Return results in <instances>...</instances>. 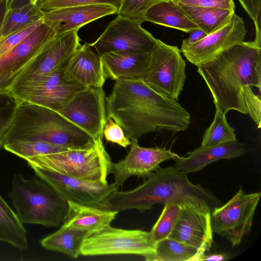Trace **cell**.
<instances>
[{
  "label": "cell",
  "mask_w": 261,
  "mask_h": 261,
  "mask_svg": "<svg viewBox=\"0 0 261 261\" xmlns=\"http://www.w3.org/2000/svg\"><path fill=\"white\" fill-rule=\"evenodd\" d=\"M215 107L226 113L235 110L248 114L261 127V43L242 41L212 60L197 67Z\"/></svg>",
  "instance_id": "obj_1"
},
{
  "label": "cell",
  "mask_w": 261,
  "mask_h": 261,
  "mask_svg": "<svg viewBox=\"0 0 261 261\" xmlns=\"http://www.w3.org/2000/svg\"><path fill=\"white\" fill-rule=\"evenodd\" d=\"M106 109L107 117L130 140L159 131L184 132L190 124V114L177 101L156 93L142 80L116 81Z\"/></svg>",
  "instance_id": "obj_2"
},
{
  "label": "cell",
  "mask_w": 261,
  "mask_h": 261,
  "mask_svg": "<svg viewBox=\"0 0 261 261\" xmlns=\"http://www.w3.org/2000/svg\"><path fill=\"white\" fill-rule=\"evenodd\" d=\"M167 203L210 212L222 204L211 192L191 182L187 173L173 166L158 169L132 190L115 191L108 199V210L120 212L135 209L142 213L156 204Z\"/></svg>",
  "instance_id": "obj_3"
},
{
  "label": "cell",
  "mask_w": 261,
  "mask_h": 261,
  "mask_svg": "<svg viewBox=\"0 0 261 261\" xmlns=\"http://www.w3.org/2000/svg\"><path fill=\"white\" fill-rule=\"evenodd\" d=\"M3 145L16 141H43L67 148H80L94 140L58 112L33 103L21 101Z\"/></svg>",
  "instance_id": "obj_4"
},
{
  "label": "cell",
  "mask_w": 261,
  "mask_h": 261,
  "mask_svg": "<svg viewBox=\"0 0 261 261\" xmlns=\"http://www.w3.org/2000/svg\"><path fill=\"white\" fill-rule=\"evenodd\" d=\"M8 195L23 224L45 227H58L62 224L67 201L40 178L26 179L22 174H14Z\"/></svg>",
  "instance_id": "obj_5"
},
{
  "label": "cell",
  "mask_w": 261,
  "mask_h": 261,
  "mask_svg": "<svg viewBox=\"0 0 261 261\" xmlns=\"http://www.w3.org/2000/svg\"><path fill=\"white\" fill-rule=\"evenodd\" d=\"M35 166L58 174L82 180L108 183L112 162L102 139L90 146L56 153L37 155L26 160Z\"/></svg>",
  "instance_id": "obj_6"
},
{
  "label": "cell",
  "mask_w": 261,
  "mask_h": 261,
  "mask_svg": "<svg viewBox=\"0 0 261 261\" xmlns=\"http://www.w3.org/2000/svg\"><path fill=\"white\" fill-rule=\"evenodd\" d=\"M186 66L177 46L167 44L158 39L142 80L156 93L178 101L186 79Z\"/></svg>",
  "instance_id": "obj_7"
},
{
  "label": "cell",
  "mask_w": 261,
  "mask_h": 261,
  "mask_svg": "<svg viewBox=\"0 0 261 261\" xmlns=\"http://www.w3.org/2000/svg\"><path fill=\"white\" fill-rule=\"evenodd\" d=\"M156 244L150 231L124 229L110 225L84 239L81 255L133 254L142 256L146 260L154 253Z\"/></svg>",
  "instance_id": "obj_8"
},
{
  "label": "cell",
  "mask_w": 261,
  "mask_h": 261,
  "mask_svg": "<svg viewBox=\"0 0 261 261\" xmlns=\"http://www.w3.org/2000/svg\"><path fill=\"white\" fill-rule=\"evenodd\" d=\"M260 193H246L242 188L227 202L211 212L213 231L233 246L239 245L252 227Z\"/></svg>",
  "instance_id": "obj_9"
},
{
  "label": "cell",
  "mask_w": 261,
  "mask_h": 261,
  "mask_svg": "<svg viewBox=\"0 0 261 261\" xmlns=\"http://www.w3.org/2000/svg\"><path fill=\"white\" fill-rule=\"evenodd\" d=\"M68 60L50 73L23 82L10 90L21 101L58 111L76 92L86 88L64 80L63 72Z\"/></svg>",
  "instance_id": "obj_10"
},
{
  "label": "cell",
  "mask_w": 261,
  "mask_h": 261,
  "mask_svg": "<svg viewBox=\"0 0 261 261\" xmlns=\"http://www.w3.org/2000/svg\"><path fill=\"white\" fill-rule=\"evenodd\" d=\"M142 22L117 15L99 38L90 44L99 55L117 51L150 53L158 39L141 27Z\"/></svg>",
  "instance_id": "obj_11"
},
{
  "label": "cell",
  "mask_w": 261,
  "mask_h": 261,
  "mask_svg": "<svg viewBox=\"0 0 261 261\" xmlns=\"http://www.w3.org/2000/svg\"><path fill=\"white\" fill-rule=\"evenodd\" d=\"M106 97L102 88H85L76 92L57 112L94 140L102 139L107 117Z\"/></svg>",
  "instance_id": "obj_12"
},
{
  "label": "cell",
  "mask_w": 261,
  "mask_h": 261,
  "mask_svg": "<svg viewBox=\"0 0 261 261\" xmlns=\"http://www.w3.org/2000/svg\"><path fill=\"white\" fill-rule=\"evenodd\" d=\"M35 174L54 188L67 201L108 210V199L118 190L114 183L82 180L31 166Z\"/></svg>",
  "instance_id": "obj_13"
},
{
  "label": "cell",
  "mask_w": 261,
  "mask_h": 261,
  "mask_svg": "<svg viewBox=\"0 0 261 261\" xmlns=\"http://www.w3.org/2000/svg\"><path fill=\"white\" fill-rule=\"evenodd\" d=\"M56 36L54 30L43 22L0 58V89H10L20 73L44 50Z\"/></svg>",
  "instance_id": "obj_14"
},
{
  "label": "cell",
  "mask_w": 261,
  "mask_h": 261,
  "mask_svg": "<svg viewBox=\"0 0 261 261\" xmlns=\"http://www.w3.org/2000/svg\"><path fill=\"white\" fill-rule=\"evenodd\" d=\"M131 140L130 150L125 158L111 165L110 173L115 178L114 184L118 190L127 178L135 176L146 179L160 168L166 160H176L180 157L165 148H146L139 145L138 139Z\"/></svg>",
  "instance_id": "obj_15"
},
{
  "label": "cell",
  "mask_w": 261,
  "mask_h": 261,
  "mask_svg": "<svg viewBox=\"0 0 261 261\" xmlns=\"http://www.w3.org/2000/svg\"><path fill=\"white\" fill-rule=\"evenodd\" d=\"M246 33L243 19L234 13L226 25L195 43L181 45L180 50L189 62L198 67L232 45L243 41Z\"/></svg>",
  "instance_id": "obj_16"
},
{
  "label": "cell",
  "mask_w": 261,
  "mask_h": 261,
  "mask_svg": "<svg viewBox=\"0 0 261 261\" xmlns=\"http://www.w3.org/2000/svg\"><path fill=\"white\" fill-rule=\"evenodd\" d=\"M77 32L78 30H73L57 35L44 50L20 73L10 88L49 73L68 60L82 45Z\"/></svg>",
  "instance_id": "obj_17"
},
{
  "label": "cell",
  "mask_w": 261,
  "mask_h": 261,
  "mask_svg": "<svg viewBox=\"0 0 261 261\" xmlns=\"http://www.w3.org/2000/svg\"><path fill=\"white\" fill-rule=\"evenodd\" d=\"M63 77L66 82L86 88H102L107 79L101 56L89 43L81 45L70 57Z\"/></svg>",
  "instance_id": "obj_18"
},
{
  "label": "cell",
  "mask_w": 261,
  "mask_h": 261,
  "mask_svg": "<svg viewBox=\"0 0 261 261\" xmlns=\"http://www.w3.org/2000/svg\"><path fill=\"white\" fill-rule=\"evenodd\" d=\"M118 9L106 4L65 7L43 12V21L54 30L57 35L73 30L98 18L117 13Z\"/></svg>",
  "instance_id": "obj_19"
},
{
  "label": "cell",
  "mask_w": 261,
  "mask_h": 261,
  "mask_svg": "<svg viewBox=\"0 0 261 261\" xmlns=\"http://www.w3.org/2000/svg\"><path fill=\"white\" fill-rule=\"evenodd\" d=\"M213 232L211 212L182 208L178 221L168 238L197 249L205 247L209 250L213 243Z\"/></svg>",
  "instance_id": "obj_20"
},
{
  "label": "cell",
  "mask_w": 261,
  "mask_h": 261,
  "mask_svg": "<svg viewBox=\"0 0 261 261\" xmlns=\"http://www.w3.org/2000/svg\"><path fill=\"white\" fill-rule=\"evenodd\" d=\"M150 53L112 51L101 56L107 79L142 80L149 66Z\"/></svg>",
  "instance_id": "obj_21"
},
{
  "label": "cell",
  "mask_w": 261,
  "mask_h": 261,
  "mask_svg": "<svg viewBox=\"0 0 261 261\" xmlns=\"http://www.w3.org/2000/svg\"><path fill=\"white\" fill-rule=\"evenodd\" d=\"M246 152L244 144L237 140L212 146H199L188 152L187 156H180L175 160L174 166L187 173L195 172L215 161L233 159L242 155Z\"/></svg>",
  "instance_id": "obj_22"
},
{
  "label": "cell",
  "mask_w": 261,
  "mask_h": 261,
  "mask_svg": "<svg viewBox=\"0 0 261 261\" xmlns=\"http://www.w3.org/2000/svg\"><path fill=\"white\" fill-rule=\"evenodd\" d=\"M67 210L62 224L84 230L91 234L111 225L118 212L81 204L67 201Z\"/></svg>",
  "instance_id": "obj_23"
},
{
  "label": "cell",
  "mask_w": 261,
  "mask_h": 261,
  "mask_svg": "<svg viewBox=\"0 0 261 261\" xmlns=\"http://www.w3.org/2000/svg\"><path fill=\"white\" fill-rule=\"evenodd\" d=\"M142 21L169 27L186 33L199 29L178 4L171 0L159 2L145 12Z\"/></svg>",
  "instance_id": "obj_24"
},
{
  "label": "cell",
  "mask_w": 261,
  "mask_h": 261,
  "mask_svg": "<svg viewBox=\"0 0 261 261\" xmlns=\"http://www.w3.org/2000/svg\"><path fill=\"white\" fill-rule=\"evenodd\" d=\"M90 235L86 230L72 228L62 224L60 229L41 239L40 243L47 250L77 258L81 255L84 239Z\"/></svg>",
  "instance_id": "obj_25"
},
{
  "label": "cell",
  "mask_w": 261,
  "mask_h": 261,
  "mask_svg": "<svg viewBox=\"0 0 261 261\" xmlns=\"http://www.w3.org/2000/svg\"><path fill=\"white\" fill-rule=\"evenodd\" d=\"M0 241L19 249L28 247L27 231L16 213L0 195Z\"/></svg>",
  "instance_id": "obj_26"
},
{
  "label": "cell",
  "mask_w": 261,
  "mask_h": 261,
  "mask_svg": "<svg viewBox=\"0 0 261 261\" xmlns=\"http://www.w3.org/2000/svg\"><path fill=\"white\" fill-rule=\"evenodd\" d=\"M43 15L44 13L36 4L30 2L18 7H6L2 22L0 39L43 19Z\"/></svg>",
  "instance_id": "obj_27"
},
{
  "label": "cell",
  "mask_w": 261,
  "mask_h": 261,
  "mask_svg": "<svg viewBox=\"0 0 261 261\" xmlns=\"http://www.w3.org/2000/svg\"><path fill=\"white\" fill-rule=\"evenodd\" d=\"M179 5L199 29L207 35L226 25L234 13L225 9Z\"/></svg>",
  "instance_id": "obj_28"
},
{
  "label": "cell",
  "mask_w": 261,
  "mask_h": 261,
  "mask_svg": "<svg viewBox=\"0 0 261 261\" xmlns=\"http://www.w3.org/2000/svg\"><path fill=\"white\" fill-rule=\"evenodd\" d=\"M197 249L176 240L167 238L156 243L154 253L148 261H190Z\"/></svg>",
  "instance_id": "obj_29"
},
{
  "label": "cell",
  "mask_w": 261,
  "mask_h": 261,
  "mask_svg": "<svg viewBox=\"0 0 261 261\" xmlns=\"http://www.w3.org/2000/svg\"><path fill=\"white\" fill-rule=\"evenodd\" d=\"M214 118L205 130L200 146L208 147L237 140L234 129L227 121L226 114L215 107Z\"/></svg>",
  "instance_id": "obj_30"
},
{
  "label": "cell",
  "mask_w": 261,
  "mask_h": 261,
  "mask_svg": "<svg viewBox=\"0 0 261 261\" xmlns=\"http://www.w3.org/2000/svg\"><path fill=\"white\" fill-rule=\"evenodd\" d=\"M6 150L26 160L37 155L56 153L67 150L64 147L43 141L21 140L4 144Z\"/></svg>",
  "instance_id": "obj_31"
},
{
  "label": "cell",
  "mask_w": 261,
  "mask_h": 261,
  "mask_svg": "<svg viewBox=\"0 0 261 261\" xmlns=\"http://www.w3.org/2000/svg\"><path fill=\"white\" fill-rule=\"evenodd\" d=\"M181 211V207L176 203L164 204L160 216L150 231L156 243L169 237L178 221Z\"/></svg>",
  "instance_id": "obj_32"
},
{
  "label": "cell",
  "mask_w": 261,
  "mask_h": 261,
  "mask_svg": "<svg viewBox=\"0 0 261 261\" xmlns=\"http://www.w3.org/2000/svg\"><path fill=\"white\" fill-rule=\"evenodd\" d=\"M21 101L10 89H0V138L11 125Z\"/></svg>",
  "instance_id": "obj_33"
},
{
  "label": "cell",
  "mask_w": 261,
  "mask_h": 261,
  "mask_svg": "<svg viewBox=\"0 0 261 261\" xmlns=\"http://www.w3.org/2000/svg\"><path fill=\"white\" fill-rule=\"evenodd\" d=\"M122 0H38L36 4L43 12L81 5L106 4L115 7L118 11Z\"/></svg>",
  "instance_id": "obj_34"
},
{
  "label": "cell",
  "mask_w": 261,
  "mask_h": 261,
  "mask_svg": "<svg viewBox=\"0 0 261 261\" xmlns=\"http://www.w3.org/2000/svg\"><path fill=\"white\" fill-rule=\"evenodd\" d=\"M166 0H122L117 15L140 20L147 9L154 4Z\"/></svg>",
  "instance_id": "obj_35"
},
{
  "label": "cell",
  "mask_w": 261,
  "mask_h": 261,
  "mask_svg": "<svg viewBox=\"0 0 261 261\" xmlns=\"http://www.w3.org/2000/svg\"><path fill=\"white\" fill-rule=\"evenodd\" d=\"M43 22V19L39 20L0 39V58L10 51Z\"/></svg>",
  "instance_id": "obj_36"
},
{
  "label": "cell",
  "mask_w": 261,
  "mask_h": 261,
  "mask_svg": "<svg viewBox=\"0 0 261 261\" xmlns=\"http://www.w3.org/2000/svg\"><path fill=\"white\" fill-rule=\"evenodd\" d=\"M103 136L107 141L116 143L124 148L131 144V140L125 136L121 127L109 117H107Z\"/></svg>",
  "instance_id": "obj_37"
},
{
  "label": "cell",
  "mask_w": 261,
  "mask_h": 261,
  "mask_svg": "<svg viewBox=\"0 0 261 261\" xmlns=\"http://www.w3.org/2000/svg\"><path fill=\"white\" fill-rule=\"evenodd\" d=\"M178 5L205 8H216L234 11L233 0H171Z\"/></svg>",
  "instance_id": "obj_38"
},
{
  "label": "cell",
  "mask_w": 261,
  "mask_h": 261,
  "mask_svg": "<svg viewBox=\"0 0 261 261\" xmlns=\"http://www.w3.org/2000/svg\"><path fill=\"white\" fill-rule=\"evenodd\" d=\"M254 24L260 23L261 0H238Z\"/></svg>",
  "instance_id": "obj_39"
},
{
  "label": "cell",
  "mask_w": 261,
  "mask_h": 261,
  "mask_svg": "<svg viewBox=\"0 0 261 261\" xmlns=\"http://www.w3.org/2000/svg\"><path fill=\"white\" fill-rule=\"evenodd\" d=\"M206 36L207 34L200 29H196L191 33L188 38L183 40L181 45H187L195 43Z\"/></svg>",
  "instance_id": "obj_40"
},
{
  "label": "cell",
  "mask_w": 261,
  "mask_h": 261,
  "mask_svg": "<svg viewBox=\"0 0 261 261\" xmlns=\"http://www.w3.org/2000/svg\"><path fill=\"white\" fill-rule=\"evenodd\" d=\"M229 259V256L227 253L205 254L201 258V260H226Z\"/></svg>",
  "instance_id": "obj_41"
},
{
  "label": "cell",
  "mask_w": 261,
  "mask_h": 261,
  "mask_svg": "<svg viewBox=\"0 0 261 261\" xmlns=\"http://www.w3.org/2000/svg\"><path fill=\"white\" fill-rule=\"evenodd\" d=\"M5 6H5V7H4V8L3 9H1V10H0V32H1V28L2 19H3L4 12L5 10V9L4 10V8L6 7Z\"/></svg>",
  "instance_id": "obj_42"
},
{
  "label": "cell",
  "mask_w": 261,
  "mask_h": 261,
  "mask_svg": "<svg viewBox=\"0 0 261 261\" xmlns=\"http://www.w3.org/2000/svg\"><path fill=\"white\" fill-rule=\"evenodd\" d=\"M38 0H29V2L32 4H36Z\"/></svg>",
  "instance_id": "obj_43"
},
{
  "label": "cell",
  "mask_w": 261,
  "mask_h": 261,
  "mask_svg": "<svg viewBox=\"0 0 261 261\" xmlns=\"http://www.w3.org/2000/svg\"><path fill=\"white\" fill-rule=\"evenodd\" d=\"M5 1H6L7 3H10V0H0V5Z\"/></svg>",
  "instance_id": "obj_44"
},
{
  "label": "cell",
  "mask_w": 261,
  "mask_h": 261,
  "mask_svg": "<svg viewBox=\"0 0 261 261\" xmlns=\"http://www.w3.org/2000/svg\"><path fill=\"white\" fill-rule=\"evenodd\" d=\"M3 147V142L2 140V138H0V149Z\"/></svg>",
  "instance_id": "obj_45"
},
{
  "label": "cell",
  "mask_w": 261,
  "mask_h": 261,
  "mask_svg": "<svg viewBox=\"0 0 261 261\" xmlns=\"http://www.w3.org/2000/svg\"><path fill=\"white\" fill-rule=\"evenodd\" d=\"M14 1V0H10V3L12 4V2Z\"/></svg>",
  "instance_id": "obj_46"
}]
</instances>
